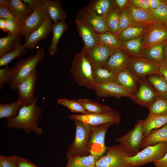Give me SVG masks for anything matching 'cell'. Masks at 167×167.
I'll return each instance as SVG.
<instances>
[{
    "instance_id": "obj_35",
    "label": "cell",
    "mask_w": 167,
    "mask_h": 167,
    "mask_svg": "<svg viewBox=\"0 0 167 167\" xmlns=\"http://www.w3.org/2000/svg\"><path fill=\"white\" fill-rule=\"evenodd\" d=\"M143 36L133 39L122 41L123 49L131 56H141L143 50Z\"/></svg>"
},
{
    "instance_id": "obj_52",
    "label": "cell",
    "mask_w": 167,
    "mask_h": 167,
    "mask_svg": "<svg viewBox=\"0 0 167 167\" xmlns=\"http://www.w3.org/2000/svg\"><path fill=\"white\" fill-rule=\"evenodd\" d=\"M115 7L121 11L127 6L129 0H114Z\"/></svg>"
},
{
    "instance_id": "obj_17",
    "label": "cell",
    "mask_w": 167,
    "mask_h": 167,
    "mask_svg": "<svg viewBox=\"0 0 167 167\" xmlns=\"http://www.w3.org/2000/svg\"><path fill=\"white\" fill-rule=\"evenodd\" d=\"M114 52L100 43L85 51V55L92 66L103 67Z\"/></svg>"
},
{
    "instance_id": "obj_20",
    "label": "cell",
    "mask_w": 167,
    "mask_h": 167,
    "mask_svg": "<svg viewBox=\"0 0 167 167\" xmlns=\"http://www.w3.org/2000/svg\"><path fill=\"white\" fill-rule=\"evenodd\" d=\"M130 55L123 49L115 51L109 58L103 67L117 74L127 68Z\"/></svg>"
},
{
    "instance_id": "obj_43",
    "label": "cell",
    "mask_w": 167,
    "mask_h": 167,
    "mask_svg": "<svg viewBox=\"0 0 167 167\" xmlns=\"http://www.w3.org/2000/svg\"><path fill=\"white\" fill-rule=\"evenodd\" d=\"M57 103L67 107L72 112L80 113L83 114H90L77 100L61 98L58 100Z\"/></svg>"
},
{
    "instance_id": "obj_11",
    "label": "cell",
    "mask_w": 167,
    "mask_h": 167,
    "mask_svg": "<svg viewBox=\"0 0 167 167\" xmlns=\"http://www.w3.org/2000/svg\"><path fill=\"white\" fill-rule=\"evenodd\" d=\"M48 15L46 8L41 1L34 9L32 14L22 23L21 36H24L25 39L27 38L43 24Z\"/></svg>"
},
{
    "instance_id": "obj_10",
    "label": "cell",
    "mask_w": 167,
    "mask_h": 167,
    "mask_svg": "<svg viewBox=\"0 0 167 167\" xmlns=\"http://www.w3.org/2000/svg\"><path fill=\"white\" fill-rule=\"evenodd\" d=\"M143 122V120L139 119L133 129L115 140L116 141L126 146L134 156L139 152L140 144L144 137Z\"/></svg>"
},
{
    "instance_id": "obj_24",
    "label": "cell",
    "mask_w": 167,
    "mask_h": 167,
    "mask_svg": "<svg viewBox=\"0 0 167 167\" xmlns=\"http://www.w3.org/2000/svg\"><path fill=\"white\" fill-rule=\"evenodd\" d=\"M7 4L10 11L22 23L32 14L33 10L22 0H7Z\"/></svg>"
},
{
    "instance_id": "obj_36",
    "label": "cell",
    "mask_w": 167,
    "mask_h": 167,
    "mask_svg": "<svg viewBox=\"0 0 167 167\" xmlns=\"http://www.w3.org/2000/svg\"><path fill=\"white\" fill-rule=\"evenodd\" d=\"M89 113H99L111 111L113 109L108 105H103L87 98L77 100Z\"/></svg>"
},
{
    "instance_id": "obj_22",
    "label": "cell",
    "mask_w": 167,
    "mask_h": 167,
    "mask_svg": "<svg viewBox=\"0 0 167 167\" xmlns=\"http://www.w3.org/2000/svg\"><path fill=\"white\" fill-rule=\"evenodd\" d=\"M139 79L127 68L116 74L115 82L134 94L138 89Z\"/></svg>"
},
{
    "instance_id": "obj_45",
    "label": "cell",
    "mask_w": 167,
    "mask_h": 167,
    "mask_svg": "<svg viewBox=\"0 0 167 167\" xmlns=\"http://www.w3.org/2000/svg\"><path fill=\"white\" fill-rule=\"evenodd\" d=\"M13 72L12 68L8 66L0 70V89L2 88L3 85L6 83L10 82L11 79Z\"/></svg>"
},
{
    "instance_id": "obj_8",
    "label": "cell",
    "mask_w": 167,
    "mask_h": 167,
    "mask_svg": "<svg viewBox=\"0 0 167 167\" xmlns=\"http://www.w3.org/2000/svg\"><path fill=\"white\" fill-rule=\"evenodd\" d=\"M69 118L74 121H81L91 126L109 123L118 124L121 119L119 112L114 109L109 112L99 113L73 114L70 116Z\"/></svg>"
},
{
    "instance_id": "obj_31",
    "label": "cell",
    "mask_w": 167,
    "mask_h": 167,
    "mask_svg": "<svg viewBox=\"0 0 167 167\" xmlns=\"http://www.w3.org/2000/svg\"><path fill=\"white\" fill-rule=\"evenodd\" d=\"M147 79L158 96L167 99V81L160 74L149 76Z\"/></svg>"
},
{
    "instance_id": "obj_16",
    "label": "cell",
    "mask_w": 167,
    "mask_h": 167,
    "mask_svg": "<svg viewBox=\"0 0 167 167\" xmlns=\"http://www.w3.org/2000/svg\"><path fill=\"white\" fill-rule=\"evenodd\" d=\"M76 24L84 43L83 48L85 51L101 43L99 34L90 25L76 19Z\"/></svg>"
},
{
    "instance_id": "obj_9",
    "label": "cell",
    "mask_w": 167,
    "mask_h": 167,
    "mask_svg": "<svg viewBox=\"0 0 167 167\" xmlns=\"http://www.w3.org/2000/svg\"><path fill=\"white\" fill-rule=\"evenodd\" d=\"M160 66L141 56H130L127 68L139 78L159 74Z\"/></svg>"
},
{
    "instance_id": "obj_15",
    "label": "cell",
    "mask_w": 167,
    "mask_h": 167,
    "mask_svg": "<svg viewBox=\"0 0 167 167\" xmlns=\"http://www.w3.org/2000/svg\"><path fill=\"white\" fill-rule=\"evenodd\" d=\"M98 97H114L119 99L123 97L132 99L134 94L115 82L96 84L93 89Z\"/></svg>"
},
{
    "instance_id": "obj_48",
    "label": "cell",
    "mask_w": 167,
    "mask_h": 167,
    "mask_svg": "<svg viewBox=\"0 0 167 167\" xmlns=\"http://www.w3.org/2000/svg\"><path fill=\"white\" fill-rule=\"evenodd\" d=\"M6 25L9 33L21 34V27L15 22L10 19H6Z\"/></svg>"
},
{
    "instance_id": "obj_59",
    "label": "cell",
    "mask_w": 167,
    "mask_h": 167,
    "mask_svg": "<svg viewBox=\"0 0 167 167\" xmlns=\"http://www.w3.org/2000/svg\"><path fill=\"white\" fill-rule=\"evenodd\" d=\"M85 167H96L95 165V164L92 165L87 166Z\"/></svg>"
},
{
    "instance_id": "obj_27",
    "label": "cell",
    "mask_w": 167,
    "mask_h": 167,
    "mask_svg": "<svg viewBox=\"0 0 167 167\" xmlns=\"http://www.w3.org/2000/svg\"><path fill=\"white\" fill-rule=\"evenodd\" d=\"M167 124V115H152L148 114L143 120V124L144 136L152 130L161 128Z\"/></svg>"
},
{
    "instance_id": "obj_1",
    "label": "cell",
    "mask_w": 167,
    "mask_h": 167,
    "mask_svg": "<svg viewBox=\"0 0 167 167\" xmlns=\"http://www.w3.org/2000/svg\"><path fill=\"white\" fill-rule=\"evenodd\" d=\"M37 101L36 98H34L31 104L22 107L16 116L7 119V126L16 129H22L28 133L33 131L42 135L43 130L37 125L42 110L37 106Z\"/></svg>"
},
{
    "instance_id": "obj_54",
    "label": "cell",
    "mask_w": 167,
    "mask_h": 167,
    "mask_svg": "<svg viewBox=\"0 0 167 167\" xmlns=\"http://www.w3.org/2000/svg\"><path fill=\"white\" fill-rule=\"evenodd\" d=\"M166 2V0H150V6L151 11L157 8L161 4Z\"/></svg>"
},
{
    "instance_id": "obj_3",
    "label": "cell",
    "mask_w": 167,
    "mask_h": 167,
    "mask_svg": "<svg viewBox=\"0 0 167 167\" xmlns=\"http://www.w3.org/2000/svg\"><path fill=\"white\" fill-rule=\"evenodd\" d=\"M44 56V50L41 48L37 51L35 55L19 60L12 68V76L9 83L10 87L16 89L17 85L28 76L37 64L43 61Z\"/></svg>"
},
{
    "instance_id": "obj_57",
    "label": "cell",
    "mask_w": 167,
    "mask_h": 167,
    "mask_svg": "<svg viewBox=\"0 0 167 167\" xmlns=\"http://www.w3.org/2000/svg\"><path fill=\"white\" fill-rule=\"evenodd\" d=\"M164 53L165 59L167 60V42L164 44Z\"/></svg>"
},
{
    "instance_id": "obj_56",
    "label": "cell",
    "mask_w": 167,
    "mask_h": 167,
    "mask_svg": "<svg viewBox=\"0 0 167 167\" xmlns=\"http://www.w3.org/2000/svg\"><path fill=\"white\" fill-rule=\"evenodd\" d=\"M6 19L0 18V29L4 32H7L8 34L9 33L6 28Z\"/></svg>"
},
{
    "instance_id": "obj_29",
    "label": "cell",
    "mask_w": 167,
    "mask_h": 167,
    "mask_svg": "<svg viewBox=\"0 0 167 167\" xmlns=\"http://www.w3.org/2000/svg\"><path fill=\"white\" fill-rule=\"evenodd\" d=\"M21 36L9 33L0 38V57L14 50L20 44Z\"/></svg>"
},
{
    "instance_id": "obj_30",
    "label": "cell",
    "mask_w": 167,
    "mask_h": 167,
    "mask_svg": "<svg viewBox=\"0 0 167 167\" xmlns=\"http://www.w3.org/2000/svg\"><path fill=\"white\" fill-rule=\"evenodd\" d=\"M88 5L97 14L104 18L115 8L114 0H92Z\"/></svg>"
},
{
    "instance_id": "obj_39",
    "label": "cell",
    "mask_w": 167,
    "mask_h": 167,
    "mask_svg": "<svg viewBox=\"0 0 167 167\" xmlns=\"http://www.w3.org/2000/svg\"><path fill=\"white\" fill-rule=\"evenodd\" d=\"M149 114L152 115H167V99L158 96L148 108Z\"/></svg>"
},
{
    "instance_id": "obj_44",
    "label": "cell",
    "mask_w": 167,
    "mask_h": 167,
    "mask_svg": "<svg viewBox=\"0 0 167 167\" xmlns=\"http://www.w3.org/2000/svg\"><path fill=\"white\" fill-rule=\"evenodd\" d=\"M130 15L127 10L125 8L120 11L118 30L116 36L132 24Z\"/></svg>"
},
{
    "instance_id": "obj_53",
    "label": "cell",
    "mask_w": 167,
    "mask_h": 167,
    "mask_svg": "<svg viewBox=\"0 0 167 167\" xmlns=\"http://www.w3.org/2000/svg\"><path fill=\"white\" fill-rule=\"evenodd\" d=\"M156 167H167V152L161 159L154 162Z\"/></svg>"
},
{
    "instance_id": "obj_42",
    "label": "cell",
    "mask_w": 167,
    "mask_h": 167,
    "mask_svg": "<svg viewBox=\"0 0 167 167\" xmlns=\"http://www.w3.org/2000/svg\"><path fill=\"white\" fill-rule=\"evenodd\" d=\"M120 11L115 7L105 18L109 31L116 36L118 30Z\"/></svg>"
},
{
    "instance_id": "obj_25",
    "label": "cell",
    "mask_w": 167,
    "mask_h": 167,
    "mask_svg": "<svg viewBox=\"0 0 167 167\" xmlns=\"http://www.w3.org/2000/svg\"><path fill=\"white\" fill-rule=\"evenodd\" d=\"M161 142L167 143V124L160 128L152 130L144 136L140 148H144Z\"/></svg>"
},
{
    "instance_id": "obj_34",
    "label": "cell",
    "mask_w": 167,
    "mask_h": 167,
    "mask_svg": "<svg viewBox=\"0 0 167 167\" xmlns=\"http://www.w3.org/2000/svg\"><path fill=\"white\" fill-rule=\"evenodd\" d=\"M101 43L113 51L123 49L122 41L110 32L99 34Z\"/></svg>"
},
{
    "instance_id": "obj_13",
    "label": "cell",
    "mask_w": 167,
    "mask_h": 167,
    "mask_svg": "<svg viewBox=\"0 0 167 167\" xmlns=\"http://www.w3.org/2000/svg\"><path fill=\"white\" fill-rule=\"evenodd\" d=\"M167 42V26L153 23L147 26L143 36L142 49Z\"/></svg>"
},
{
    "instance_id": "obj_18",
    "label": "cell",
    "mask_w": 167,
    "mask_h": 167,
    "mask_svg": "<svg viewBox=\"0 0 167 167\" xmlns=\"http://www.w3.org/2000/svg\"><path fill=\"white\" fill-rule=\"evenodd\" d=\"M139 83L138 90L131 99L136 103L148 108L158 95L147 81L139 79Z\"/></svg>"
},
{
    "instance_id": "obj_6",
    "label": "cell",
    "mask_w": 167,
    "mask_h": 167,
    "mask_svg": "<svg viewBox=\"0 0 167 167\" xmlns=\"http://www.w3.org/2000/svg\"><path fill=\"white\" fill-rule=\"evenodd\" d=\"M167 152V143L161 142L147 147L126 159L130 167H138L161 159Z\"/></svg>"
},
{
    "instance_id": "obj_41",
    "label": "cell",
    "mask_w": 167,
    "mask_h": 167,
    "mask_svg": "<svg viewBox=\"0 0 167 167\" xmlns=\"http://www.w3.org/2000/svg\"><path fill=\"white\" fill-rule=\"evenodd\" d=\"M154 23L167 26V2L150 11Z\"/></svg>"
},
{
    "instance_id": "obj_55",
    "label": "cell",
    "mask_w": 167,
    "mask_h": 167,
    "mask_svg": "<svg viewBox=\"0 0 167 167\" xmlns=\"http://www.w3.org/2000/svg\"><path fill=\"white\" fill-rule=\"evenodd\" d=\"M22 1L28 4L33 10L41 2V0H22Z\"/></svg>"
},
{
    "instance_id": "obj_33",
    "label": "cell",
    "mask_w": 167,
    "mask_h": 167,
    "mask_svg": "<svg viewBox=\"0 0 167 167\" xmlns=\"http://www.w3.org/2000/svg\"><path fill=\"white\" fill-rule=\"evenodd\" d=\"M92 78L95 84H103L115 82L116 74L107 69L92 66Z\"/></svg>"
},
{
    "instance_id": "obj_37",
    "label": "cell",
    "mask_w": 167,
    "mask_h": 167,
    "mask_svg": "<svg viewBox=\"0 0 167 167\" xmlns=\"http://www.w3.org/2000/svg\"><path fill=\"white\" fill-rule=\"evenodd\" d=\"M22 107L17 101L6 104H0V118H10L16 116Z\"/></svg>"
},
{
    "instance_id": "obj_47",
    "label": "cell",
    "mask_w": 167,
    "mask_h": 167,
    "mask_svg": "<svg viewBox=\"0 0 167 167\" xmlns=\"http://www.w3.org/2000/svg\"><path fill=\"white\" fill-rule=\"evenodd\" d=\"M0 18L11 20L21 27L22 23L16 18L8 6L0 7Z\"/></svg>"
},
{
    "instance_id": "obj_4",
    "label": "cell",
    "mask_w": 167,
    "mask_h": 167,
    "mask_svg": "<svg viewBox=\"0 0 167 167\" xmlns=\"http://www.w3.org/2000/svg\"><path fill=\"white\" fill-rule=\"evenodd\" d=\"M75 133L74 139L68 148L67 158L88 155L91 126L81 121H74Z\"/></svg>"
},
{
    "instance_id": "obj_19",
    "label": "cell",
    "mask_w": 167,
    "mask_h": 167,
    "mask_svg": "<svg viewBox=\"0 0 167 167\" xmlns=\"http://www.w3.org/2000/svg\"><path fill=\"white\" fill-rule=\"evenodd\" d=\"M53 25L52 20L48 15L43 24L25 39L24 45L26 48L27 49H34L40 41L49 36L52 31Z\"/></svg>"
},
{
    "instance_id": "obj_21",
    "label": "cell",
    "mask_w": 167,
    "mask_h": 167,
    "mask_svg": "<svg viewBox=\"0 0 167 167\" xmlns=\"http://www.w3.org/2000/svg\"><path fill=\"white\" fill-rule=\"evenodd\" d=\"M125 8L129 14L133 24L147 26L154 23L150 11L135 6L129 0Z\"/></svg>"
},
{
    "instance_id": "obj_14",
    "label": "cell",
    "mask_w": 167,
    "mask_h": 167,
    "mask_svg": "<svg viewBox=\"0 0 167 167\" xmlns=\"http://www.w3.org/2000/svg\"><path fill=\"white\" fill-rule=\"evenodd\" d=\"M76 19L89 24L99 34L110 32L105 18L97 14L88 5L79 11Z\"/></svg>"
},
{
    "instance_id": "obj_50",
    "label": "cell",
    "mask_w": 167,
    "mask_h": 167,
    "mask_svg": "<svg viewBox=\"0 0 167 167\" xmlns=\"http://www.w3.org/2000/svg\"><path fill=\"white\" fill-rule=\"evenodd\" d=\"M16 167H38L28 160L16 156Z\"/></svg>"
},
{
    "instance_id": "obj_49",
    "label": "cell",
    "mask_w": 167,
    "mask_h": 167,
    "mask_svg": "<svg viewBox=\"0 0 167 167\" xmlns=\"http://www.w3.org/2000/svg\"><path fill=\"white\" fill-rule=\"evenodd\" d=\"M130 2L135 6L148 11H151L150 0H130Z\"/></svg>"
},
{
    "instance_id": "obj_28",
    "label": "cell",
    "mask_w": 167,
    "mask_h": 167,
    "mask_svg": "<svg viewBox=\"0 0 167 167\" xmlns=\"http://www.w3.org/2000/svg\"><path fill=\"white\" fill-rule=\"evenodd\" d=\"M164 44H159L147 47L142 50L141 56L160 64L165 59Z\"/></svg>"
},
{
    "instance_id": "obj_23",
    "label": "cell",
    "mask_w": 167,
    "mask_h": 167,
    "mask_svg": "<svg viewBox=\"0 0 167 167\" xmlns=\"http://www.w3.org/2000/svg\"><path fill=\"white\" fill-rule=\"evenodd\" d=\"M52 21L56 23L65 21L66 13L61 5L60 0H41Z\"/></svg>"
},
{
    "instance_id": "obj_5",
    "label": "cell",
    "mask_w": 167,
    "mask_h": 167,
    "mask_svg": "<svg viewBox=\"0 0 167 167\" xmlns=\"http://www.w3.org/2000/svg\"><path fill=\"white\" fill-rule=\"evenodd\" d=\"M134 156L126 146L119 143L107 147L105 154L96 161L95 164L96 167H130L126 158Z\"/></svg>"
},
{
    "instance_id": "obj_40",
    "label": "cell",
    "mask_w": 167,
    "mask_h": 167,
    "mask_svg": "<svg viewBox=\"0 0 167 167\" xmlns=\"http://www.w3.org/2000/svg\"><path fill=\"white\" fill-rule=\"evenodd\" d=\"M67 164L65 167H85L95 164L96 161L94 158L90 154L67 158Z\"/></svg>"
},
{
    "instance_id": "obj_51",
    "label": "cell",
    "mask_w": 167,
    "mask_h": 167,
    "mask_svg": "<svg viewBox=\"0 0 167 167\" xmlns=\"http://www.w3.org/2000/svg\"><path fill=\"white\" fill-rule=\"evenodd\" d=\"M159 71V74L167 81V60L165 59L160 64Z\"/></svg>"
},
{
    "instance_id": "obj_26",
    "label": "cell",
    "mask_w": 167,
    "mask_h": 167,
    "mask_svg": "<svg viewBox=\"0 0 167 167\" xmlns=\"http://www.w3.org/2000/svg\"><path fill=\"white\" fill-rule=\"evenodd\" d=\"M69 26V25L65 21H61L53 24L52 40L48 48L50 55H54L56 54L59 41Z\"/></svg>"
},
{
    "instance_id": "obj_46",
    "label": "cell",
    "mask_w": 167,
    "mask_h": 167,
    "mask_svg": "<svg viewBox=\"0 0 167 167\" xmlns=\"http://www.w3.org/2000/svg\"><path fill=\"white\" fill-rule=\"evenodd\" d=\"M16 156H7L0 155V167H16Z\"/></svg>"
},
{
    "instance_id": "obj_32",
    "label": "cell",
    "mask_w": 167,
    "mask_h": 167,
    "mask_svg": "<svg viewBox=\"0 0 167 167\" xmlns=\"http://www.w3.org/2000/svg\"><path fill=\"white\" fill-rule=\"evenodd\" d=\"M147 26L132 24L116 36L121 41H126L143 36Z\"/></svg>"
},
{
    "instance_id": "obj_58",
    "label": "cell",
    "mask_w": 167,
    "mask_h": 167,
    "mask_svg": "<svg viewBox=\"0 0 167 167\" xmlns=\"http://www.w3.org/2000/svg\"><path fill=\"white\" fill-rule=\"evenodd\" d=\"M7 0H0V7L8 6L7 4Z\"/></svg>"
},
{
    "instance_id": "obj_7",
    "label": "cell",
    "mask_w": 167,
    "mask_h": 167,
    "mask_svg": "<svg viewBox=\"0 0 167 167\" xmlns=\"http://www.w3.org/2000/svg\"><path fill=\"white\" fill-rule=\"evenodd\" d=\"M113 123H109L91 126L89 145V154L96 161L106 154L107 147L105 143V138L107 130Z\"/></svg>"
},
{
    "instance_id": "obj_12",
    "label": "cell",
    "mask_w": 167,
    "mask_h": 167,
    "mask_svg": "<svg viewBox=\"0 0 167 167\" xmlns=\"http://www.w3.org/2000/svg\"><path fill=\"white\" fill-rule=\"evenodd\" d=\"M37 77L35 68L28 77L16 86V89L19 94L17 101L22 106L29 105L32 103L35 98L34 94Z\"/></svg>"
},
{
    "instance_id": "obj_2",
    "label": "cell",
    "mask_w": 167,
    "mask_h": 167,
    "mask_svg": "<svg viewBox=\"0 0 167 167\" xmlns=\"http://www.w3.org/2000/svg\"><path fill=\"white\" fill-rule=\"evenodd\" d=\"M85 54V50L82 48L76 54L70 72L78 85L87 89H93L96 84L92 78V66Z\"/></svg>"
},
{
    "instance_id": "obj_38",
    "label": "cell",
    "mask_w": 167,
    "mask_h": 167,
    "mask_svg": "<svg viewBox=\"0 0 167 167\" xmlns=\"http://www.w3.org/2000/svg\"><path fill=\"white\" fill-rule=\"evenodd\" d=\"M27 50L24 44H19L13 51L0 57V66H7L14 59L20 57L26 54Z\"/></svg>"
}]
</instances>
